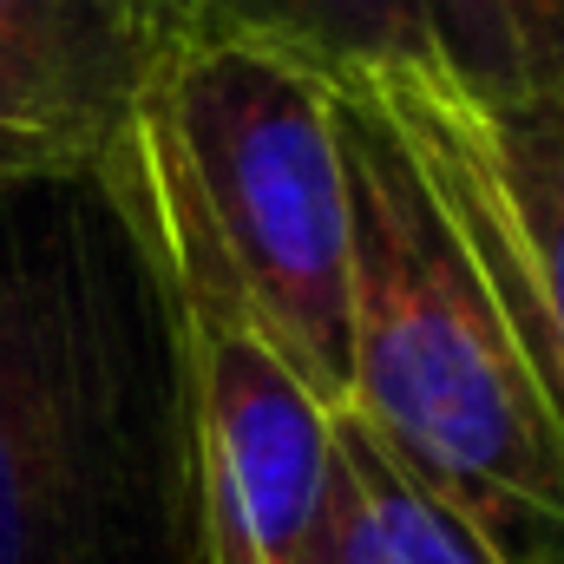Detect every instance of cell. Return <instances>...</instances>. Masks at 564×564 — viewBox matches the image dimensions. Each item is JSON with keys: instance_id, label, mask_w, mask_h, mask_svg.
Wrapping results in <instances>:
<instances>
[{"instance_id": "cell-1", "label": "cell", "mask_w": 564, "mask_h": 564, "mask_svg": "<svg viewBox=\"0 0 564 564\" xmlns=\"http://www.w3.org/2000/svg\"><path fill=\"white\" fill-rule=\"evenodd\" d=\"M0 564H197L184 328L112 177H0Z\"/></svg>"}, {"instance_id": "cell-4", "label": "cell", "mask_w": 564, "mask_h": 564, "mask_svg": "<svg viewBox=\"0 0 564 564\" xmlns=\"http://www.w3.org/2000/svg\"><path fill=\"white\" fill-rule=\"evenodd\" d=\"M341 93H368L408 144L564 421V106L479 99L440 66Z\"/></svg>"}, {"instance_id": "cell-8", "label": "cell", "mask_w": 564, "mask_h": 564, "mask_svg": "<svg viewBox=\"0 0 564 564\" xmlns=\"http://www.w3.org/2000/svg\"><path fill=\"white\" fill-rule=\"evenodd\" d=\"M184 7L197 20V40L270 53L322 79L328 93L440 66L426 33V0H184Z\"/></svg>"}, {"instance_id": "cell-9", "label": "cell", "mask_w": 564, "mask_h": 564, "mask_svg": "<svg viewBox=\"0 0 564 564\" xmlns=\"http://www.w3.org/2000/svg\"><path fill=\"white\" fill-rule=\"evenodd\" d=\"M426 33L453 86L564 106V0H426Z\"/></svg>"}, {"instance_id": "cell-3", "label": "cell", "mask_w": 564, "mask_h": 564, "mask_svg": "<svg viewBox=\"0 0 564 564\" xmlns=\"http://www.w3.org/2000/svg\"><path fill=\"white\" fill-rule=\"evenodd\" d=\"M106 177L171 302L243 315L322 408H348V158L322 79L197 40Z\"/></svg>"}, {"instance_id": "cell-6", "label": "cell", "mask_w": 564, "mask_h": 564, "mask_svg": "<svg viewBox=\"0 0 564 564\" xmlns=\"http://www.w3.org/2000/svg\"><path fill=\"white\" fill-rule=\"evenodd\" d=\"M191 46L184 0H0V177H99Z\"/></svg>"}, {"instance_id": "cell-5", "label": "cell", "mask_w": 564, "mask_h": 564, "mask_svg": "<svg viewBox=\"0 0 564 564\" xmlns=\"http://www.w3.org/2000/svg\"><path fill=\"white\" fill-rule=\"evenodd\" d=\"M191 401L197 564H295L328 473V421L282 355L230 308L177 302Z\"/></svg>"}, {"instance_id": "cell-2", "label": "cell", "mask_w": 564, "mask_h": 564, "mask_svg": "<svg viewBox=\"0 0 564 564\" xmlns=\"http://www.w3.org/2000/svg\"><path fill=\"white\" fill-rule=\"evenodd\" d=\"M348 158V408L512 564H564V421L368 93H328Z\"/></svg>"}, {"instance_id": "cell-7", "label": "cell", "mask_w": 564, "mask_h": 564, "mask_svg": "<svg viewBox=\"0 0 564 564\" xmlns=\"http://www.w3.org/2000/svg\"><path fill=\"white\" fill-rule=\"evenodd\" d=\"M295 564H512L355 421H328V473Z\"/></svg>"}]
</instances>
